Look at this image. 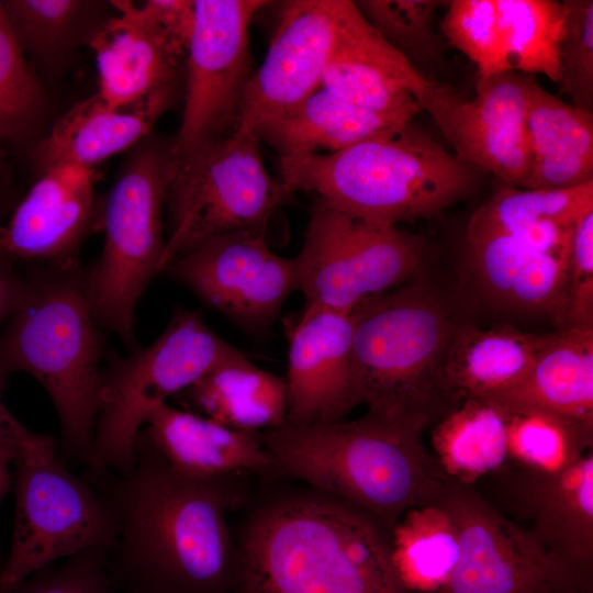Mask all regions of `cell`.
Instances as JSON below:
<instances>
[{"label":"cell","mask_w":593,"mask_h":593,"mask_svg":"<svg viewBox=\"0 0 593 593\" xmlns=\"http://www.w3.org/2000/svg\"><path fill=\"white\" fill-rule=\"evenodd\" d=\"M102 491L115 522L113 582L130 593H225L236 585L239 550L226 513L238 479L200 481L176 472L139 433L133 469Z\"/></svg>","instance_id":"1"},{"label":"cell","mask_w":593,"mask_h":593,"mask_svg":"<svg viewBox=\"0 0 593 593\" xmlns=\"http://www.w3.org/2000/svg\"><path fill=\"white\" fill-rule=\"evenodd\" d=\"M379 523L315 489L276 500L255 513L237 545L236 586L240 593H406Z\"/></svg>","instance_id":"2"},{"label":"cell","mask_w":593,"mask_h":593,"mask_svg":"<svg viewBox=\"0 0 593 593\" xmlns=\"http://www.w3.org/2000/svg\"><path fill=\"white\" fill-rule=\"evenodd\" d=\"M422 430L368 413L354 421L261 433L278 474L370 514L388 528L410 508L435 502L448 480L421 443Z\"/></svg>","instance_id":"3"},{"label":"cell","mask_w":593,"mask_h":593,"mask_svg":"<svg viewBox=\"0 0 593 593\" xmlns=\"http://www.w3.org/2000/svg\"><path fill=\"white\" fill-rule=\"evenodd\" d=\"M0 334V377H34L51 398L67 451L90 461L101 387L102 338L76 260L35 268Z\"/></svg>","instance_id":"4"},{"label":"cell","mask_w":593,"mask_h":593,"mask_svg":"<svg viewBox=\"0 0 593 593\" xmlns=\"http://www.w3.org/2000/svg\"><path fill=\"white\" fill-rule=\"evenodd\" d=\"M292 193L311 192L367 221L398 226L430 216L466 198L477 169L411 122L335 153L279 158Z\"/></svg>","instance_id":"5"},{"label":"cell","mask_w":593,"mask_h":593,"mask_svg":"<svg viewBox=\"0 0 593 593\" xmlns=\"http://www.w3.org/2000/svg\"><path fill=\"white\" fill-rule=\"evenodd\" d=\"M351 315L358 404L423 432L448 409L443 372L458 324L421 278L365 299Z\"/></svg>","instance_id":"6"},{"label":"cell","mask_w":593,"mask_h":593,"mask_svg":"<svg viewBox=\"0 0 593 593\" xmlns=\"http://www.w3.org/2000/svg\"><path fill=\"white\" fill-rule=\"evenodd\" d=\"M171 143L149 135L133 147L101 201L104 244L99 260L86 269L88 300L98 324L128 346L135 344L137 303L161 271L163 210L176 169Z\"/></svg>","instance_id":"7"},{"label":"cell","mask_w":593,"mask_h":593,"mask_svg":"<svg viewBox=\"0 0 593 593\" xmlns=\"http://www.w3.org/2000/svg\"><path fill=\"white\" fill-rule=\"evenodd\" d=\"M240 354L198 312L178 309L153 344L103 369L88 463L94 473H128L149 411Z\"/></svg>","instance_id":"8"},{"label":"cell","mask_w":593,"mask_h":593,"mask_svg":"<svg viewBox=\"0 0 593 593\" xmlns=\"http://www.w3.org/2000/svg\"><path fill=\"white\" fill-rule=\"evenodd\" d=\"M255 132L239 125L176 165L166 205L161 271L200 245L223 236L266 233L291 192L262 160Z\"/></svg>","instance_id":"9"},{"label":"cell","mask_w":593,"mask_h":593,"mask_svg":"<svg viewBox=\"0 0 593 593\" xmlns=\"http://www.w3.org/2000/svg\"><path fill=\"white\" fill-rule=\"evenodd\" d=\"M14 466L15 516L0 568V593H15L55 560L98 547L111 549L115 540L108 500L71 474L51 437L35 434L19 448Z\"/></svg>","instance_id":"10"},{"label":"cell","mask_w":593,"mask_h":593,"mask_svg":"<svg viewBox=\"0 0 593 593\" xmlns=\"http://www.w3.org/2000/svg\"><path fill=\"white\" fill-rule=\"evenodd\" d=\"M425 257L419 237L316 199L293 258L303 310L350 313L365 299L419 278Z\"/></svg>","instance_id":"11"},{"label":"cell","mask_w":593,"mask_h":593,"mask_svg":"<svg viewBox=\"0 0 593 593\" xmlns=\"http://www.w3.org/2000/svg\"><path fill=\"white\" fill-rule=\"evenodd\" d=\"M264 0H194L184 60V107L171 152L177 165L239 126V105L253 75L248 30Z\"/></svg>","instance_id":"12"},{"label":"cell","mask_w":593,"mask_h":593,"mask_svg":"<svg viewBox=\"0 0 593 593\" xmlns=\"http://www.w3.org/2000/svg\"><path fill=\"white\" fill-rule=\"evenodd\" d=\"M438 501L459 532L460 556L438 593H588L582 574L467 485L446 483Z\"/></svg>","instance_id":"13"},{"label":"cell","mask_w":593,"mask_h":593,"mask_svg":"<svg viewBox=\"0 0 593 593\" xmlns=\"http://www.w3.org/2000/svg\"><path fill=\"white\" fill-rule=\"evenodd\" d=\"M533 79L516 71L479 78L472 99L434 82L418 103L457 158L524 188L530 171L526 116Z\"/></svg>","instance_id":"14"},{"label":"cell","mask_w":593,"mask_h":593,"mask_svg":"<svg viewBox=\"0 0 593 593\" xmlns=\"http://www.w3.org/2000/svg\"><path fill=\"white\" fill-rule=\"evenodd\" d=\"M166 271L208 306L251 332L268 329L296 290L293 258L272 251L266 233L211 239Z\"/></svg>","instance_id":"15"},{"label":"cell","mask_w":593,"mask_h":593,"mask_svg":"<svg viewBox=\"0 0 593 593\" xmlns=\"http://www.w3.org/2000/svg\"><path fill=\"white\" fill-rule=\"evenodd\" d=\"M340 0L283 3L262 64L253 71L239 105V125L298 104L322 86L334 44Z\"/></svg>","instance_id":"16"},{"label":"cell","mask_w":593,"mask_h":593,"mask_svg":"<svg viewBox=\"0 0 593 593\" xmlns=\"http://www.w3.org/2000/svg\"><path fill=\"white\" fill-rule=\"evenodd\" d=\"M100 205L93 169H45L0 226V253L13 261L76 260L86 236L99 228Z\"/></svg>","instance_id":"17"},{"label":"cell","mask_w":593,"mask_h":593,"mask_svg":"<svg viewBox=\"0 0 593 593\" xmlns=\"http://www.w3.org/2000/svg\"><path fill=\"white\" fill-rule=\"evenodd\" d=\"M353 315L303 310L289 339L286 422L343 421L358 405L353 370Z\"/></svg>","instance_id":"18"},{"label":"cell","mask_w":593,"mask_h":593,"mask_svg":"<svg viewBox=\"0 0 593 593\" xmlns=\"http://www.w3.org/2000/svg\"><path fill=\"white\" fill-rule=\"evenodd\" d=\"M433 83L379 34L355 1L340 0L323 87L368 110L415 116L422 111L418 99Z\"/></svg>","instance_id":"19"},{"label":"cell","mask_w":593,"mask_h":593,"mask_svg":"<svg viewBox=\"0 0 593 593\" xmlns=\"http://www.w3.org/2000/svg\"><path fill=\"white\" fill-rule=\"evenodd\" d=\"M111 1L114 14L100 26L88 45L96 57L97 93L120 104L180 85L186 57L143 3Z\"/></svg>","instance_id":"20"},{"label":"cell","mask_w":593,"mask_h":593,"mask_svg":"<svg viewBox=\"0 0 593 593\" xmlns=\"http://www.w3.org/2000/svg\"><path fill=\"white\" fill-rule=\"evenodd\" d=\"M180 85L130 103H111L97 92L63 113L31 150L38 174L58 165L89 169L136 146L176 103Z\"/></svg>","instance_id":"21"},{"label":"cell","mask_w":593,"mask_h":593,"mask_svg":"<svg viewBox=\"0 0 593 593\" xmlns=\"http://www.w3.org/2000/svg\"><path fill=\"white\" fill-rule=\"evenodd\" d=\"M142 435L179 474L193 480L239 479L246 473H277L261 433L232 429L167 402L153 407Z\"/></svg>","instance_id":"22"},{"label":"cell","mask_w":593,"mask_h":593,"mask_svg":"<svg viewBox=\"0 0 593 593\" xmlns=\"http://www.w3.org/2000/svg\"><path fill=\"white\" fill-rule=\"evenodd\" d=\"M413 118L361 108L321 86L298 104L264 119L253 131L279 158L296 157L343 150L400 130Z\"/></svg>","instance_id":"23"},{"label":"cell","mask_w":593,"mask_h":593,"mask_svg":"<svg viewBox=\"0 0 593 593\" xmlns=\"http://www.w3.org/2000/svg\"><path fill=\"white\" fill-rule=\"evenodd\" d=\"M549 337L508 325L488 329L457 325L443 372L448 407L466 399L492 400L513 388Z\"/></svg>","instance_id":"24"},{"label":"cell","mask_w":593,"mask_h":593,"mask_svg":"<svg viewBox=\"0 0 593 593\" xmlns=\"http://www.w3.org/2000/svg\"><path fill=\"white\" fill-rule=\"evenodd\" d=\"M1 7L19 48L42 82L58 80L115 12L112 1L99 0H3Z\"/></svg>","instance_id":"25"},{"label":"cell","mask_w":593,"mask_h":593,"mask_svg":"<svg viewBox=\"0 0 593 593\" xmlns=\"http://www.w3.org/2000/svg\"><path fill=\"white\" fill-rule=\"evenodd\" d=\"M492 401L544 410L593 428V326L551 333L525 377Z\"/></svg>","instance_id":"26"},{"label":"cell","mask_w":593,"mask_h":593,"mask_svg":"<svg viewBox=\"0 0 593 593\" xmlns=\"http://www.w3.org/2000/svg\"><path fill=\"white\" fill-rule=\"evenodd\" d=\"M526 132L530 171L523 189H564L593 180V113L529 89Z\"/></svg>","instance_id":"27"},{"label":"cell","mask_w":593,"mask_h":593,"mask_svg":"<svg viewBox=\"0 0 593 593\" xmlns=\"http://www.w3.org/2000/svg\"><path fill=\"white\" fill-rule=\"evenodd\" d=\"M530 533L552 555L589 575L593 561V452L552 475L535 474L525 491Z\"/></svg>","instance_id":"28"},{"label":"cell","mask_w":593,"mask_h":593,"mask_svg":"<svg viewBox=\"0 0 593 593\" xmlns=\"http://www.w3.org/2000/svg\"><path fill=\"white\" fill-rule=\"evenodd\" d=\"M204 417L232 429L259 433L286 421V381L243 353L206 372L183 391Z\"/></svg>","instance_id":"29"},{"label":"cell","mask_w":593,"mask_h":593,"mask_svg":"<svg viewBox=\"0 0 593 593\" xmlns=\"http://www.w3.org/2000/svg\"><path fill=\"white\" fill-rule=\"evenodd\" d=\"M434 460L449 481L468 485L499 469L507 459L504 410L485 399L449 406L432 430Z\"/></svg>","instance_id":"30"},{"label":"cell","mask_w":593,"mask_h":593,"mask_svg":"<svg viewBox=\"0 0 593 593\" xmlns=\"http://www.w3.org/2000/svg\"><path fill=\"white\" fill-rule=\"evenodd\" d=\"M390 559L407 592H439L460 556V539L450 512L438 501L407 510L391 528Z\"/></svg>","instance_id":"31"},{"label":"cell","mask_w":593,"mask_h":593,"mask_svg":"<svg viewBox=\"0 0 593 593\" xmlns=\"http://www.w3.org/2000/svg\"><path fill=\"white\" fill-rule=\"evenodd\" d=\"M593 211V180L564 189L502 186L471 215L466 238L517 232L556 222L574 225Z\"/></svg>","instance_id":"32"},{"label":"cell","mask_w":593,"mask_h":593,"mask_svg":"<svg viewBox=\"0 0 593 593\" xmlns=\"http://www.w3.org/2000/svg\"><path fill=\"white\" fill-rule=\"evenodd\" d=\"M502 407L507 458L535 474L559 473L592 450L593 428L535 407Z\"/></svg>","instance_id":"33"},{"label":"cell","mask_w":593,"mask_h":593,"mask_svg":"<svg viewBox=\"0 0 593 593\" xmlns=\"http://www.w3.org/2000/svg\"><path fill=\"white\" fill-rule=\"evenodd\" d=\"M512 71L559 80L558 52L563 34L562 4L553 0H495Z\"/></svg>","instance_id":"34"},{"label":"cell","mask_w":593,"mask_h":593,"mask_svg":"<svg viewBox=\"0 0 593 593\" xmlns=\"http://www.w3.org/2000/svg\"><path fill=\"white\" fill-rule=\"evenodd\" d=\"M48 113L47 90L19 48L1 9L0 146L32 150L45 135Z\"/></svg>","instance_id":"35"},{"label":"cell","mask_w":593,"mask_h":593,"mask_svg":"<svg viewBox=\"0 0 593 593\" xmlns=\"http://www.w3.org/2000/svg\"><path fill=\"white\" fill-rule=\"evenodd\" d=\"M573 225L556 222L537 224L517 232L467 238L471 268L484 293L505 304L515 277L538 253L569 246Z\"/></svg>","instance_id":"36"},{"label":"cell","mask_w":593,"mask_h":593,"mask_svg":"<svg viewBox=\"0 0 593 593\" xmlns=\"http://www.w3.org/2000/svg\"><path fill=\"white\" fill-rule=\"evenodd\" d=\"M446 5L440 30L477 66L479 78L512 71L495 0H451Z\"/></svg>","instance_id":"37"},{"label":"cell","mask_w":593,"mask_h":593,"mask_svg":"<svg viewBox=\"0 0 593 593\" xmlns=\"http://www.w3.org/2000/svg\"><path fill=\"white\" fill-rule=\"evenodd\" d=\"M355 3L379 34L409 60L410 56L422 59L436 55L435 15L447 1L361 0Z\"/></svg>","instance_id":"38"},{"label":"cell","mask_w":593,"mask_h":593,"mask_svg":"<svg viewBox=\"0 0 593 593\" xmlns=\"http://www.w3.org/2000/svg\"><path fill=\"white\" fill-rule=\"evenodd\" d=\"M563 34L559 44V92L571 104L592 112L593 109V1L564 0Z\"/></svg>","instance_id":"39"},{"label":"cell","mask_w":593,"mask_h":593,"mask_svg":"<svg viewBox=\"0 0 593 593\" xmlns=\"http://www.w3.org/2000/svg\"><path fill=\"white\" fill-rule=\"evenodd\" d=\"M109 552L98 547L75 555L57 568L36 572L15 593H116Z\"/></svg>","instance_id":"40"},{"label":"cell","mask_w":593,"mask_h":593,"mask_svg":"<svg viewBox=\"0 0 593 593\" xmlns=\"http://www.w3.org/2000/svg\"><path fill=\"white\" fill-rule=\"evenodd\" d=\"M564 320L567 326H593V211L572 230Z\"/></svg>","instance_id":"41"},{"label":"cell","mask_w":593,"mask_h":593,"mask_svg":"<svg viewBox=\"0 0 593 593\" xmlns=\"http://www.w3.org/2000/svg\"><path fill=\"white\" fill-rule=\"evenodd\" d=\"M143 5L186 57L194 27V0H148Z\"/></svg>","instance_id":"42"},{"label":"cell","mask_w":593,"mask_h":593,"mask_svg":"<svg viewBox=\"0 0 593 593\" xmlns=\"http://www.w3.org/2000/svg\"><path fill=\"white\" fill-rule=\"evenodd\" d=\"M14 264L0 253V328L18 309L26 287V278Z\"/></svg>","instance_id":"43"},{"label":"cell","mask_w":593,"mask_h":593,"mask_svg":"<svg viewBox=\"0 0 593 593\" xmlns=\"http://www.w3.org/2000/svg\"><path fill=\"white\" fill-rule=\"evenodd\" d=\"M5 384L7 379L0 377V443L20 448L33 438L36 433L26 428L4 405L2 391Z\"/></svg>","instance_id":"44"},{"label":"cell","mask_w":593,"mask_h":593,"mask_svg":"<svg viewBox=\"0 0 593 593\" xmlns=\"http://www.w3.org/2000/svg\"><path fill=\"white\" fill-rule=\"evenodd\" d=\"M21 199L7 153L0 146V226Z\"/></svg>","instance_id":"45"},{"label":"cell","mask_w":593,"mask_h":593,"mask_svg":"<svg viewBox=\"0 0 593 593\" xmlns=\"http://www.w3.org/2000/svg\"><path fill=\"white\" fill-rule=\"evenodd\" d=\"M19 448L0 443V503L11 485V466L14 465ZM2 566L0 556V568Z\"/></svg>","instance_id":"46"},{"label":"cell","mask_w":593,"mask_h":593,"mask_svg":"<svg viewBox=\"0 0 593 593\" xmlns=\"http://www.w3.org/2000/svg\"><path fill=\"white\" fill-rule=\"evenodd\" d=\"M1 9H2V8H1V1H0V12H1Z\"/></svg>","instance_id":"47"}]
</instances>
